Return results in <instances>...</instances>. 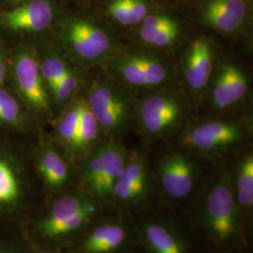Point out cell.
Listing matches in <instances>:
<instances>
[{"label": "cell", "mask_w": 253, "mask_h": 253, "mask_svg": "<svg viewBox=\"0 0 253 253\" xmlns=\"http://www.w3.org/2000/svg\"><path fill=\"white\" fill-rule=\"evenodd\" d=\"M4 73H5V67H4V58L3 54L0 49V84H2L3 79H4Z\"/></svg>", "instance_id": "obj_27"}, {"label": "cell", "mask_w": 253, "mask_h": 253, "mask_svg": "<svg viewBox=\"0 0 253 253\" xmlns=\"http://www.w3.org/2000/svg\"><path fill=\"white\" fill-rule=\"evenodd\" d=\"M234 191L239 208H253V158L252 155L247 156L242 163L239 164Z\"/></svg>", "instance_id": "obj_19"}, {"label": "cell", "mask_w": 253, "mask_h": 253, "mask_svg": "<svg viewBox=\"0 0 253 253\" xmlns=\"http://www.w3.org/2000/svg\"><path fill=\"white\" fill-rule=\"evenodd\" d=\"M19 117L18 102L8 91L0 90V122L15 123Z\"/></svg>", "instance_id": "obj_26"}, {"label": "cell", "mask_w": 253, "mask_h": 253, "mask_svg": "<svg viewBox=\"0 0 253 253\" xmlns=\"http://www.w3.org/2000/svg\"><path fill=\"white\" fill-rule=\"evenodd\" d=\"M225 72L227 78L230 84V88L232 92V97L234 102H237L242 100L248 90V83L244 73L239 67L233 63H226L222 65Z\"/></svg>", "instance_id": "obj_24"}, {"label": "cell", "mask_w": 253, "mask_h": 253, "mask_svg": "<svg viewBox=\"0 0 253 253\" xmlns=\"http://www.w3.org/2000/svg\"><path fill=\"white\" fill-rule=\"evenodd\" d=\"M109 16L122 26H134L143 22L149 13L145 0H111Z\"/></svg>", "instance_id": "obj_17"}, {"label": "cell", "mask_w": 253, "mask_h": 253, "mask_svg": "<svg viewBox=\"0 0 253 253\" xmlns=\"http://www.w3.org/2000/svg\"><path fill=\"white\" fill-rule=\"evenodd\" d=\"M54 9L47 0H31L0 14V25L12 31L40 32L53 22Z\"/></svg>", "instance_id": "obj_12"}, {"label": "cell", "mask_w": 253, "mask_h": 253, "mask_svg": "<svg viewBox=\"0 0 253 253\" xmlns=\"http://www.w3.org/2000/svg\"><path fill=\"white\" fill-rule=\"evenodd\" d=\"M247 12L246 0H206L200 9L208 27L225 34L235 33L243 27Z\"/></svg>", "instance_id": "obj_13"}, {"label": "cell", "mask_w": 253, "mask_h": 253, "mask_svg": "<svg viewBox=\"0 0 253 253\" xmlns=\"http://www.w3.org/2000/svg\"><path fill=\"white\" fill-rule=\"evenodd\" d=\"M126 158L124 146L118 142H106L94 149L85 163L84 179L95 195L112 196Z\"/></svg>", "instance_id": "obj_5"}, {"label": "cell", "mask_w": 253, "mask_h": 253, "mask_svg": "<svg viewBox=\"0 0 253 253\" xmlns=\"http://www.w3.org/2000/svg\"><path fill=\"white\" fill-rule=\"evenodd\" d=\"M243 137V127L235 121H210L191 129L186 143L204 153H217L235 145Z\"/></svg>", "instance_id": "obj_9"}, {"label": "cell", "mask_w": 253, "mask_h": 253, "mask_svg": "<svg viewBox=\"0 0 253 253\" xmlns=\"http://www.w3.org/2000/svg\"><path fill=\"white\" fill-rule=\"evenodd\" d=\"M149 190V171L143 155L132 154L115 184L112 195L125 204H134L145 199Z\"/></svg>", "instance_id": "obj_11"}, {"label": "cell", "mask_w": 253, "mask_h": 253, "mask_svg": "<svg viewBox=\"0 0 253 253\" xmlns=\"http://www.w3.org/2000/svg\"><path fill=\"white\" fill-rule=\"evenodd\" d=\"M18 195V184L9 166L0 160V203H9Z\"/></svg>", "instance_id": "obj_25"}, {"label": "cell", "mask_w": 253, "mask_h": 253, "mask_svg": "<svg viewBox=\"0 0 253 253\" xmlns=\"http://www.w3.org/2000/svg\"><path fill=\"white\" fill-rule=\"evenodd\" d=\"M144 236L151 253H187L179 235L163 223H147L144 228Z\"/></svg>", "instance_id": "obj_16"}, {"label": "cell", "mask_w": 253, "mask_h": 253, "mask_svg": "<svg viewBox=\"0 0 253 253\" xmlns=\"http://www.w3.org/2000/svg\"><path fill=\"white\" fill-rule=\"evenodd\" d=\"M40 171L46 184L58 188L65 184L69 177V168L63 158L53 149H47L42 155Z\"/></svg>", "instance_id": "obj_18"}, {"label": "cell", "mask_w": 253, "mask_h": 253, "mask_svg": "<svg viewBox=\"0 0 253 253\" xmlns=\"http://www.w3.org/2000/svg\"><path fill=\"white\" fill-rule=\"evenodd\" d=\"M213 70V49L207 38H199L191 44L185 65V77L190 88H205Z\"/></svg>", "instance_id": "obj_14"}, {"label": "cell", "mask_w": 253, "mask_h": 253, "mask_svg": "<svg viewBox=\"0 0 253 253\" xmlns=\"http://www.w3.org/2000/svg\"><path fill=\"white\" fill-rule=\"evenodd\" d=\"M96 211V205L79 195H68L54 203L48 217L42 224L47 236L69 234L85 224Z\"/></svg>", "instance_id": "obj_7"}, {"label": "cell", "mask_w": 253, "mask_h": 253, "mask_svg": "<svg viewBox=\"0 0 253 253\" xmlns=\"http://www.w3.org/2000/svg\"><path fill=\"white\" fill-rule=\"evenodd\" d=\"M65 48L84 62H98L112 49V41L106 30L90 20L73 19L61 31Z\"/></svg>", "instance_id": "obj_6"}, {"label": "cell", "mask_w": 253, "mask_h": 253, "mask_svg": "<svg viewBox=\"0 0 253 253\" xmlns=\"http://www.w3.org/2000/svg\"><path fill=\"white\" fill-rule=\"evenodd\" d=\"M126 229L118 222H105L95 228L83 245L84 253H113L126 239Z\"/></svg>", "instance_id": "obj_15"}, {"label": "cell", "mask_w": 253, "mask_h": 253, "mask_svg": "<svg viewBox=\"0 0 253 253\" xmlns=\"http://www.w3.org/2000/svg\"><path fill=\"white\" fill-rule=\"evenodd\" d=\"M41 73L46 85L51 88L55 84L61 81L65 73L68 72L70 67L66 64L62 58L51 55L40 65Z\"/></svg>", "instance_id": "obj_22"}, {"label": "cell", "mask_w": 253, "mask_h": 253, "mask_svg": "<svg viewBox=\"0 0 253 253\" xmlns=\"http://www.w3.org/2000/svg\"><path fill=\"white\" fill-rule=\"evenodd\" d=\"M80 121V103L74 104L64 112L57 124V132L66 145L73 147Z\"/></svg>", "instance_id": "obj_21"}, {"label": "cell", "mask_w": 253, "mask_h": 253, "mask_svg": "<svg viewBox=\"0 0 253 253\" xmlns=\"http://www.w3.org/2000/svg\"><path fill=\"white\" fill-rule=\"evenodd\" d=\"M12 71L19 91L27 103L37 113H46L49 109L48 96L35 55L27 50L19 52Z\"/></svg>", "instance_id": "obj_8"}, {"label": "cell", "mask_w": 253, "mask_h": 253, "mask_svg": "<svg viewBox=\"0 0 253 253\" xmlns=\"http://www.w3.org/2000/svg\"><path fill=\"white\" fill-rule=\"evenodd\" d=\"M159 173L164 192L173 199L188 196L194 187L195 167L182 154L173 152L166 155L160 164Z\"/></svg>", "instance_id": "obj_10"}, {"label": "cell", "mask_w": 253, "mask_h": 253, "mask_svg": "<svg viewBox=\"0 0 253 253\" xmlns=\"http://www.w3.org/2000/svg\"><path fill=\"white\" fill-rule=\"evenodd\" d=\"M86 103L100 129L110 135L124 131L135 115L132 101L126 91L111 81L95 83Z\"/></svg>", "instance_id": "obj_2"}, {"label": "cell", "mask_w": 253, "mask_h": 253, "mask_svg": "<svg viewBox=\"0 0 253 253\" xmlns=\"http://www.w3.org/2000/svg\"><path fill=\"white\" fill-rule=\"evenodd\" d=\"M100 129V126L91 113L86 101L80 102V121L73 148L83 150L90 146L96 141Z\"/></svg>", "instance_id": "obj_20"}, {"label": "cell", "mask_w": 253, "mask_h": 253, "mask_svg": "<svg viewBox=\"0 0 253 253\" xmlns=\"http://www.w3.org/2000/svg\"><path fill=\"white\" fill-rule=\"evenodd\" d=\"M180 35V27L175 20L171 25L163 27L152 33L141 37L142 41L149 45L155 47H166L173 44Z\"/></svg>", "instance_id": "obj_23"}, {"label": "cell", "mask_w": 253, "mask_h": 253, "mask_svg": "<svg viewBox=\"0 0 253 253\" xmlns=\"http://www.w3.org/2000/svg\"><path fill=\"white\" fill-rule=\"evenodd\" d=\"M188 105L179 94L161 91L145 98L138 108L139 124L145 134L164 135L182 124Z\"/></svg>", "instance_id": "obj_3"}, {"label": "cell", "mask_w": 253, "mask_h": 253, "mask_svg": "<svg viewBox=\"0 0 253 253\" xmlns=\"http://www.w3.org/2000/svg\"><path fill=\"white\" fill-rule=\"evenodd\" d=\"M205 221L209 235L218 245L234 242L239 235V207L229 175H223L208 191Z\"/></svg>", "instance_id": "obj_1"}, {"label": "cell", "mask_w": 253, "mask_h": 253, "mask_svg": "<svg viewBox=\"0 0 253 253\" xmlns=\"http://www.w3.org/2000/svg\"><path fill=\"white\" fill-rule=\"evenodd\" d=\"M8 1L10 2V3H15V4H17V3H22V2L27 1V0H8Z\"/></svg>", "instance_id": "obj_28"}, {"label": "cell", "mask_w": 253, "mask_h": 253, "mask_svg": "<svg viewBox=\"0 0 253 253\" xmlns=\"http://www.w3.org/2000/svg\"><path fill=\"white\" fill-rule=\"evenodd\" d=\"M117 78L137 88H150L163 84L172 76L171 68L155 54L145 51L126 52L111 63Z\"/></svg>", "instance_id": "obj_4"}]
</instances>
